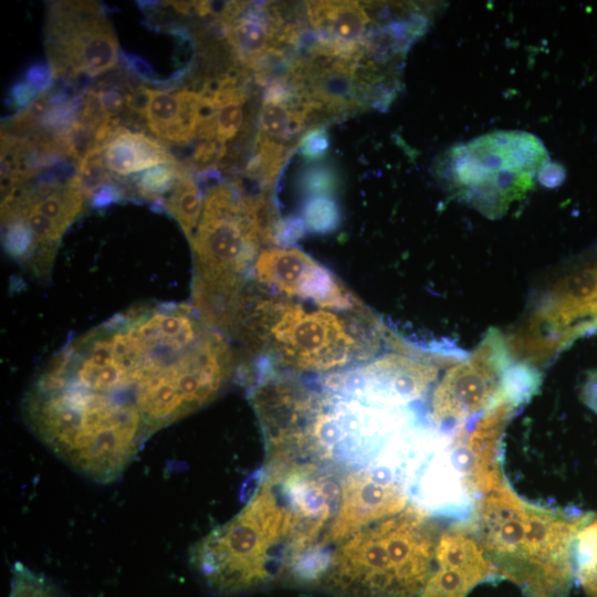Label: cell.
<instances>
[{
  "label": "cell",
  "mask_w": 597,
  "mask_h": 597,
  "mask_svg": "<svg viewBox=\"0 0 597 597\" xmlns=\"http://www.w3.org/2000/svg\"><path fill=\"white\" fill-rule=\"evenodd\" d=\"M496 389V378L489 368L469 364L452 369L432 396L436 421L463 419L486 406Z\"/></svg>",
  "instance_id": "cell-12"
},
{
  "label": "cell",
  "mask_w": 597,
  "mask_h": 597,
  "mask_svg": "<svg viewBox=\"0 0 597 597\" xmlns=\"http://www.w3.org/2000/svg\"><path fill=\"white\" fill-rule=\"evenodd\" d=\"M437 542L430 520L409 505L333 547L320 583L342 597H417L434 568Z\"/></svg>",
  "instance_id": "cell-5"
},
{
  "label": "cell",
  "mask_w": 597,
  "mask_h": 597,
  "mask_svg": "<svg viewBox=\"0 0 597 597\" xmlns=\"http://www.w3.org/2000/svg\"><path fill=\"white\" fill-rule=\"evenodd\" d=\"M371 318L366 308L344 316L307 308L249 283L230 336L256 357L253 365L290 374L339 371L376 352L377 325Z\"/></svg>",
  "instance_id": "cell-2"
},
{
  "label": "cell",
  "mask_w": 597,
  "mask_h": 597,
  "mask_svg": "<svg viewBox=\"0 0 597 597\" xmlns=\"http://www.w3.org/2000/svg\"><path fill=\"white\" fill-rule=\"evenodd\" d=\"M549 163L534 134L495 130L448 148L434 163V174L452 196L495 217L533 189Z\"/></svg>",
  "instance_id": "cell-7"
},
{
  "label": "cell",
  "mask_w": 597,
  "mask_h": 597,
  "mask_svg": "<svg viewBox=\"0 0 597 597\" xmlns=\"http://www.w3.org/2000/svg\"><path fill=\"white\" fill-rule=\"evenodd\" d=\"M574 548V570L589 597H597V519L582 527Z\"/></svg>",
  "instance_id": "cell-17"
},
{
  "label": "cell",
  "mask_w": 597,
  "mask_h": 597,
  "mask_svg": "<svg viewBox=\"0 0 597 597\" xmlns=\"http://www.w3.org/2000/svg\"><path fill=\"white\" fill-rule=\"evenodd\" d=\"M185 166L177 160L160 164L133 176L127 182L126 191L137 197L154 202L156 208H161L165 198L174 188Z\"/></svg>",
  "instance_id": "cell-16"
},
{
  "label": "cell",
  "mask_w": 597,
  "mask_h": 597,
  "mask_svg": "<svg viewBox=\"0 0 597 597\" xmlns=\"http://www.w3.org/2000/svg\"><path fill=\"white\" fill-rule=\"evenodd\" d=\"M202 197L199 184L185 167L174 188L165 198L161 209L172 216L190 240L202 211Z\"/></svg>",
  "instance_id": "cell-15"
},
{
  "label": "cell",
  "mask_w": 597,
  "mask_h": 597,
  "mask_svg": "<svg viewBox=\"0 0 597 597\" xmlns=\"http://www.w3.org/2000/svg\"><path fill=\"white\" fill-rule=\"evenodd\" d=\"M104 159L111 172L127 176L176 158L144 132L121 128L104 146Z\"/></svg>",
  "instance_id": "cell-14"
},
{
  "label": "cell",
  "mask_w": 597,
  "mask_h": 597,
  "mask_svg": "<svg viewBox=\"0 0 597 597\" xmlns=\"http://www.w3.org/2000/svg\"><path fill=\"white\" fill-rule=\"evenodd\" d=\"M290 528V512L262 472L242 510L191 547V565L217 593L262 586L284 573Z\"/></svg>",
  "instance_id": "cell-6"
},
{
  "label": "cell",
  "mask_w": 597,
  "mask_h": 597,
  "mask_svg": "<svg viewBox=\"0 0 597 597\" xmlns=\"http://www.w3.org/2000/svg\"><path fill=\"white\" fill-rule=\"evenodd\" d=\"M305 10L317 41L345 54L359 52L374 24L358 1H307Z\"/></svg>",
  "instance_id": "cell-13"
},
{
  "label": "cell",
  "mask_w": 597,
  "mask_h": 597,
  "mask_svg": "<svg viewBox=\"0 0 597 597\" xmlns=\"http://www.w3.org/2000/svg\"><path fill=\"white\" fill-rule=\"evenodd\" d=\"M76 178L87 200H91L100 187L112 182L113 177L105 164L103 147L86 151L77 164Z\"/></svg>",
  "instance_id": "cell-18"
},
{
  "label": "cell",
  "mask_w": 597,
  "mask_h": 597,
  "mask_svg": "<svg viewBox=\"0 0 597 597\" xmlns=\"http://www.w3.org/2000/svg\"><path fill=\"white\" fill-rule=\"evenodd\" d=\"M256 197L238 184L219 182L206 191L192 250V307L200 318L229 335L248 274L264 244L256 220Z\"/></svg>",
  "instance_id": "cell-4"
},
{
  "label": "cell",
  "mask_w": 597,
  "mask_h": 597,
  "mask_svg": "<svg viewBox=\"0 0 597 597\" xmlns=\"http://www.w3.org/2000/svg\"><path fill=\"white\" fill-rule=\"evenodd\" d=\"M134 104L150 133L169 144L189 143L210 113L201 93L187 88L169 93L138 85Z\"/></svg>",
  "instance_id": "cell-11"
},
{
  "label": "cell",
  "mask_w": 597,
  "mask_h": 597,
  "mask_svg": "<svg viewBox=\"0 0 597 597\" xmlns=\"http://www.w3.org/2000/svg\"><path fill=\"white\" fill-rule=\"evenodd\" d=\"M407 507V496L401 489L360 469L341 478V498L337 512L324 536L323 545L331 549L359 531Z\"/></svg>",
  "instance_id": "cell-9"
},
{
  "label": "cell",
  "mask_w": 597,
  "mask_h": 597,
  "mask_svg": "<svg viewBox=\"0 0 597 597\" xmlns=\"http://www.w3.org/2000/svg\"><path fill=\"white\" fill-rule=\"evenodd\" d=\"M52 78V69L45 62L32 64L23 76V81L32 86L39 95L49 90Z\"/></svg>",
  "instance_id": "cell-22"
},
{
  "label": "cell",
  "mask_w": 597,
  "mask_h": 597,
  "mask_svg": "<svg viewBox=\"0 0 597 597\" xmlns=\"http://www.w3.org/2000/svg\"><path fill=\"white\" fill-rule=\"evenodd\" d=\"M582 399L589 409L597 413V370L586 378L582 389Z\"/></svg>",
  "instance_id": "cell-26"
},
{
  "label": "cell",
  "mask_w": 597,
  "mask_h": 597,
  "mask_svg": "<svg viewBox=\"0 0 597 597\" xmlns=\"http://www.w3.org/2000/svg\"><path fill=\"white\" fill-rule=\"evenodd\" d=\"M585 521L524 503L504 481L479 507V542L498 575L531 597H566L574 575V545Z\"/></svg>",
  "instance_id": "cell-3"
},
{
  "label": "cell",
  "mask_w": 597,
  "mask_h": 597,
  "mask_svg": "<svg viewBox=\"0 0 597 597\" xmlns=\"http://www.w3.org/2000/svg\"><path fill=\"white\" fill-rule=\"evenodd\" d=\"M303 221L305 228L312 232H331L339 224V208L336 201L327 196L311 197L303 209Z\"/></svg>",
  "instance_id": "cell-19"
},
{
  "label": "cell",
  "mask_w": 597,
  "mask_h": 597,
  "mask_svg": "<svg viewBox=\"0 0 597 597\" xmlns=\"http://www.w3.org/2000/svg\"><path fill=\"white\" fill-rule=\"evenodd\" d=\"M234 368L226 336L192 306L137 305L52 357L23 398V418L67 465L108 483L150 436L210 402Z\"/></svg>",
  "instance_id": "cell-1"
},
{
  "label": "cell",
  "mask_w": 597,
  "mask_h": 597,
  "mask_svg": "<svg viewBox=\"0 0 597 597\" xmlns=\"http://www.w3.org/2000/svg\"><path fill=\"white\" fill-rule=\"evenodd\" d=\"M44 43L53 78L97 76L118 64L117 38L96 1L49 2Z\"/></svg>",
  "instance_id": "cell-8"
},
{
  "label": "cell",
  "mask_w": 597,
  "mask_h": 597,
  "mask_svg": "<svg viewBox=\"0 0 597 597\" xmlns=\"http://www.w3.org/2000/svg\"><path fill=\"white\" fill-rule=\"evenodd\" d=\"M339 186V176L329 164L306 167L298 177V187L306 196H328Z\"/></svg>",
  "instance_id": "cell-20"
},
{
  "label": "cell",
  "mask_w": 597,
  "mask_h": 597,
  "mask_svg": "<svg viewBox=\"0 0 597 597\" xmlns=\"http://www.w3.org/2000/svg\"><path fill=\"white\" fill-rule=\"evenodd\" d=\"M122 59L125 61V63L128 66V70L137 75L139 78H142L145 82L148 83H155L159 84L161 80H158L154 75V70L151 66L142 57L128 53V52H121Z\"/></svg>",
  "instance_id": "cell-23"
},
{
  "label": "cell",
  "mask_w": 597,
  "mask_h": 597,
  "mask_svg": "<svg viewBox=\"0 0 597 597\" xmlns=\"http://www.w3.org/2000/svg\"><path fill=\"white\" fill-rule=\"evenodd\" d=\"M302 156L315 160L324 156L329 146L327 132L324 127L306 130L298 143Z\"/></svg>",
  "instance_id": "cell-21"
},
{
  "label": "cell",
  "mask_w": 597,
  "mask_h": 597,
  "mask_svg": "<svg viewBox=\"0 0 597 597\" xmlns=\"http://www.w3.org/2000/svg\"><path fill=\"white\" fill-rule=\"evenodd\" d=\"M434 568L417 597H467L479 583L498 575L479 538L463 528L438 537Z\"/></svg>",
  "instance_id": "cell-10"
},
{
  "label": "cell",
  "mask_w": 597,
  "mask_h": 597,
  "mask_svg": "<svg viewBox=\"0 0 597 597\" xmlns=\"http://www.w3.org/2000/svg\"><path fill=\"white\" fill-rule=\"evenodd\" d=\"M564 179V167L552 161L547 164L538 175V181L549 188L559 186Z\"/></svg>",
  "instance_id": "cell-25"
},
{
  "label": "cell",
  "mask_w": 597,
  "mask_h": 597,
  "mask_svg": "<svg viewBox=\"0 0 597 597\" xmlns=\"http://www.w3.org/2000/svg\"><path fill=\"white\" fill-rule=\"evenodd\" d=\"M36 91L25 83L23 80L13 84L10 91V103L11 105L19 109L28 107L36 97Z\"/></svg>",
  "instance_id": "cell-24"
}]
</instances>
